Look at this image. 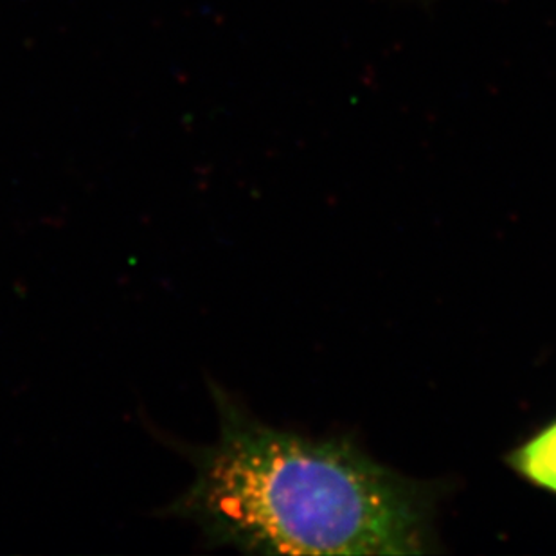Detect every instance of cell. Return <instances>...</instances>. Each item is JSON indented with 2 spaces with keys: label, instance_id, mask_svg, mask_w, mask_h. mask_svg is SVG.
I'll list each match as a JSON object with an SVG mask.
<instances>
[{
  "label": "cell",
  "instance_id": "obj_1",
  "mask_svg": "<svg viewBox=\"0 0 556 556\" xmlns=\"http://www.w3.org/2000/svg\"><path fill=\"white\" fill-rule=\"evenodd\" d=\"M220 418L215 445L182 452L191 486L166 508L199 526L211 546L267 555L426 553L418 490L352 446L306 440L249 416L211 386Z\"/></svg>",
  "mask_w": 556,
  "mask_h": 556
},
{
  "label": "cell",
  "instance_id": "obj_2",
  "mask_svg": "<svg viewBox=\"0 0 556 556\" xmlns=\"http://www.w3.org/2000/svg\"><path fill=\"white\" fill-rule=\"evenodd\" d=\"M511 465L531 483L556 494V424L520 446L511 456Z\"/></svg>",
  "mask_w": 556,
  "mask_h": 556
}]
</instances>
